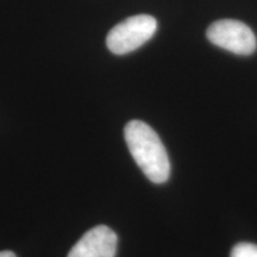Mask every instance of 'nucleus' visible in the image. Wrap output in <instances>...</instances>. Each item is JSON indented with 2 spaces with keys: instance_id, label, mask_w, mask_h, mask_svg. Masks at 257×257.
I'll use <instances>...</instances> for the list:
<instances>
[{
  "instance_id": "7ed1b4c3",
  "label": "nucleus",
  "mask_w": 257,
  "mask_h": 257,
  "mask_svg": "<svg viewBox=\"0 0 257 257\" xmlns=\"http://www.w3.org/2000/svg\"><path fill=\"white\" fill-rule=\"evenodd\" d=\"M206 36L214 46L236 55L248 56L256 50L257 40L248 25L234 19H220L207 29Z\"/></svg>"
},
{
  "instance_id": "f257e3e1",
  "label": "nucleus",
  "mask_w": 257,
  "mask_h": 257,
  "mask_svg": "<svg viewBox=\"0 0 257 257\" xmlns=\"http://www.w3.org/2000/svg\"><path fill=\"white\" fill-rule=\"evenodd\" d=\"M125 142L141 170L154 184H165L170 175L168 154L159 135L141 120H131L124 128Z\"/></svg>"
},
{
  "instance_id": "f03ea898",
  "label": "nucleus",
  "mask_w": 257,
  "mask_h": 257,
  "mask_svg": "<svg viewBox=\"0 0 257 257\" xmlns=\"http://www.w3.org/2000/svg\"><path fill=\"white\" fill-rule=\"evenodd\" d=\"M156 30L157 22L152 16H133L111 29L106 38V46L115 55H125L147 43Z\"/></svg>"
},
{
  "instance_id": "20e7f679",
  "label": "nucleus",
  "mask_w": 257,
  "mask_h": 257,
  "mask_svg": "<svg viewBox=\"0 0 257 257\" xmlns=\"http://www.w3.org/2000/svg\"><path fill=\"white\" fill-rule=\"evenodd\" d=\"M117 234L105 225L87 231L68 253V257H114Z\"/></svg>"
},
{
  "instance_id": "423d86ee",
  "label": "nucleus",
  "mask_w": 257,
  "mask_h": 257,
  "mask_svg": "<svg viewBox=\"0 0 257 257\" xmlns=\"http://www.w3.org/2000/svg\"><path fill=\"white\" fill-rule=\"evenodd\" d=\"M0 257H17L12 251H0Z\"/></svg>"
},
{
  "instance_id": "39448f33",
  "label": "nucleus",
  "mask_w": 257,
  "mask_h": 257,
  "mask_svg": "<svg viewBox=\"0 0 257 257\" xmlns=\"http://www.w3.org/2000/svg\"><path fill=\"white\" fill-rule=\"evenodd\" d=\"M230 257H257V245L252 243H238L231 250Z\"/></svg>"
}]
</instances>
